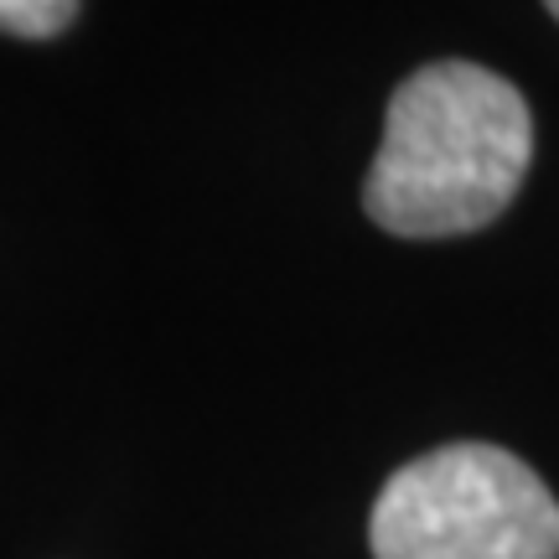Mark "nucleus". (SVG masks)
Wrapping results in <instances>:
<instances>
[{"mask_svg": "<svg viewBox=\"0 0 559 559\" xmlns=\"http://www.w3.org/2000/svg\"><path fill=\"white\" fill-rule=\"evenodd\" d=\"M534 160V115L481 62H430L394 88L362 207L394 239L477 234L519 198Z\"/></svg>", "mask_w": 559, "mask_h": 559, "instance_id": "obj_1", "label": "nucleus"}, {"mask_svg": "<svg viewBox=\"0 0 559 559\" xmlns=\"http://www.w3.org/2000/svg\"><path fill=\"white\" fill-rule=\"evenodd\" d=\"M373 559H559V502L502 445L456 440L383 481Z\"/></svg>", "mask_w": 559, "mask_h": 559, "instance_id": "obj_2", "label": "nucleus"}, {"mask_svg": "<svg viewBox=\"0 0 559 559\" xmlns=\"http://www.w3.org/2000/svg\"><path fill=\"white\" fill-rule=\"evenodd\" d=\"M79 16V0H0V32L11 37H58Z\"/></svg>", "mask_w": 559, "mask_h": 559, "instance_id": "obj_3", "label": "nucleus"}, {"mask_svg": "<svg viewBox=\"0 0 559 559\" xmlns=\"http://www.w3.org/2000/svg\"><path fill=\"white\" fill-rule=\"evenodd\" d=\"M544 5H549V16H555V21H559V0H544Z\"/></svg>", "mask_w": 559, "mask_h": 559, "instance_id": "obj_4", "label": "nucleus"}]
</instances>
